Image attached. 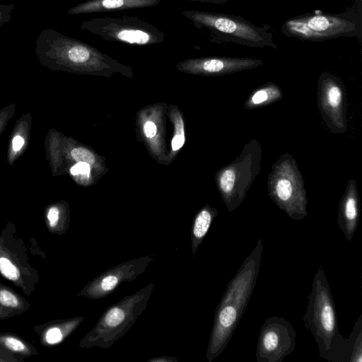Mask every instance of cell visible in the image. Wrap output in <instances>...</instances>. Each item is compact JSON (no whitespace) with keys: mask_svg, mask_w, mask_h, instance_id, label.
Instances as JSON below:
<instances>
[{"mask_svg":"<svg viewBox=\"0 0 362 362\" xmlns=\"http://www.w3.org/2000/svg\"><path fill=\"white\" fill-rule=\"evenodd\" d=\"M296 331L284 317L267 318L259 332L257 348V362H281L296 347Z\"/></svg>","mask_w":362,"mask_h":362,"instance_id":"obj_9","label":"cell"},{"mask_svg":"<svg viewBox=\"0 0 362 362\" xmlns=\"http://www.w3.org/2000/svg\"><path fill=\"white\" fill-rule=\"evenodd\" d=\"M355 1V8L360 12L362 10V0H354Z\"/></svg>","mask_w":362,"mask_h":362,"instance_id":"obj_30","label":"cell"},{"mask_svg":"<svg viewBox=\"0 0 362 362\" xmlns=\"http://www.w3.org/2000/svg\"><path fill=\"white\" fill-rule=\"evenodd\" d=\"M72 175H86L90 172V165L85 162H78L70 170Z\"/></svg>","mask_w":362,"mask_h":362,"instance_id":"obj_24","label":"cell"},{"mask_svg":"<svg viewBox=\"0 0 362 362\" xmlns=\"http://www.w3.org/2000/svg\"><path fill=\"white\" fill-rule=\"evenodd\" d=\"M317 105L323 121L332 132H346V90L339 77L327 71L321 73L317 82Z\"/></svg>","mask_w":362,"mask_h":362,"instance_id":"obj_10","label":"cell"},{"mask_svg":"<svg viewBox=\"0 0 362 362\" xmlns=\"http://www.w3.org/2000/svg\"><path fill=\"white\" fill-rule=\"evenodd\" d=\"M45 338L49 344H56L62 340V333L59 328L53 327L47 332Z\"/></svg>","mask_w":362,"mask_h":362,"instance_id":"obj_22","label":"cell"},{"mask_svg":"<svg viewBox=\"0 0 362 362\" xmlns=\"http://www.w3.org/2000/svg\"><path fill=\"white\" fill-rule=\"evenodd\" d=\"M182 14L212 42H231L253 48H278L273 34L266 25L257 26L241 16L221 13L186 10Z\"/></svg>","mask_w":362,"mask_h":362,"instance_id":"obj_3","label":"cell"},{"mask_svg":"<svg viewBox=\"0 0 362 362\" xmlns=\"http://www.w3.org/2000/svg\"><path fill=\"white\" fill-rule=\"evenodd\" d=\"M0 303L5 306L13 308L18 305V300L17 297L7 290H2L0 291Z\"/></svg>","mask_w":362,"mask_h":362,"instance_id":"obj_20","label":"cell"},{"mask_svg":"<svg viewBox=\"0 0 362 362\" xmlns=\"http://www.w3.org/2000/svg\"><path fill=\"white\" fill-rule=\"evenodd\" d=\"M24 144V140L21 136H16L13 138L12 145L14 151H19Z\"/></svg>","mask_w":362,"mask_h":362,"instance_id":"obj_28","label":"cell"},{"mask_svg":"<svg viewBox=\"0 0 362 362\" xmlns=\"http://www.w3.org/2000/svg\"><path fill=\"white\" fill-rule=\"evenodd\" d=\"M263 61L250 57H211L189 59L178 64L182 70L206 75L221 76L252 69Z\"/></svg>","mask_w":362,"mask_h":362,"instance_id":"obj_11","label":"cell"},{"mask_svg":"<svg viewBox=\"0 0 362 362\" xmlns=\"http://www.w3.org/2000/svg\"><path fill=\"white\" fill-rule=\"evenodd\" d=\"M269 197L293 220L300 221L308 215V198L302 174L296 159L284 153L275 162L268 175Z\"/></svg>","mask_w":362,"mask_h":362,"instance_id":"obj_6","label":"cell"},{"mask_svg":"<svg viewBox=\"0 0 362 362\" xmlns=\"http://www.w3.org/2000/svg\"><path fill=\"white\" fill-rule=\"evenodd\" d=\"M185 143V136L182 134H176L172 140V148L173 151L180 149Z\"/></svg>","mask_w":362,"mask_h":362,"instance_id":"obj_27","label":"cell"},{"mask_svg":"<svg viewBox=\"0 0 362 362\" xmlns=\"http://www.w3.org/2000/svg\"><path fill=\"white\" fill-rule=\"evenodd\" d=\"M217 215V211L208 206L199 212L192 229L194 252L206 235L211 224Z\"/></svg>","mask_w":362,"mask_h":362,"instance_id":"obj_15","label":"cell"},{"mask_svg":"<svg viewBox=\"0 0 362 362\" xmlns=\"http://www.w3.org/2000/svg\"><path fill=\"white\" fill-rule=\"evenodd\" d=\"M356 180L351 178L339 204L337 223L347 240H351L357 229L360 202Z\"/></svg>","mask_w":362,"mask_h":362,"instance_id":"obj_12","label":"cell"},{"mask_svg":"<svg viewBox=\"0 0 362 362\" xmlns=\"http://www.w3.org/2000/svg\"><path fill=\"white\" fill-rule=\"evenodd\" d=\"M144 131L146 137L152 138L156 134L157 127L153 122L148 121L144 126Z\"/></svg>","mask_w":362,"mask_h":362,"instance_id":"obj_26","label":"cell"},{"mask_svg":"<svg viewBox=\"0 0 362 362\" xmlns=\"http://www.w3.org/2000/svg\"><path fill=\"white\" fill-rule=\"evenodd\" d=\"M72 158L78 162H85L91 165L95 161L93 154L88 149L82 147L74 148L71 151Z\"/></svg>","mask_w":362,"mask_h":362,"instance_id":"obj_19","label":"cell"},{"mask_svg":"<svg viewBox=\"0 0 362 362\" xmlns=\"http://www.w3.org/2000/svg\"><path fill=\"white\" fill-rule=\"evenodd\" d=\"M127 315L122 307H113L106 313L103 323L105 328H115L122 325Z\"/></svg>","mask_w":362,"mask_h":362,"instance_id":"obj_17","label":"cell"},{"mask_svg":"<svg viewBox=\"0 0 362 362\" xmlns=\"http://www.w3.org/2000/svg\"><path fill=\"white\" fill-rule=\"evenodd\" d=\"M362 15L355 7L339 13L316 12L292 17L281 25V32L287 37L320 42L341 37L361 36Z\"/></svg>","mask_w":362,"mask_h":362,"instance_id":"obj_4","label":"cell"},{"mask_svg":"<svg viewBox=\"0 0 362 362\" xmlns=\"http://www.w3.org/2000/svg\"><path fill=\"white\" fill-rule=\"evenodd\" d=\"M190 1H198L202 3H211L214 4H225L228 0H186Z\"/></svg>","mask_w":362,"mask_h":362,"instance_id":"obj_29","label":"cell"},{"mask_svg":"<svg viewBox=\"0 0 362 362\" xmlns=\"http://www.w3.org/2000/svg\"><path fill=\"white\" fill-rule=\"evenodd\" d=\"M4 342L6 346L13 351H23L25 349V345L20 340L15 338H6Z\"/></svg>","mask_w":362,"mask_h":362,"instance_id":"obj_23","label":"cell"},{"mask_svg":"<svg viewBox=\"0 0 362 362\" xmlns=\"http://www.w3.org/2000/svg\"><path fill=\"white\" fill-rule=\"evenodd\" d=\"M59 210L57 207H52L47 214V218L51 227L56 226L59 219Z\"/></svg>","mask_w":362,"mask_h":362,"instance_id":"obj_25","label":"cell"},{"mask_svg":"<svg viewBox=\"0 0 362 362\" xmlns=\"http://www.w3.org/2000/svg\"><path fill=\"white\" fill-rule=\"evenodd\" d=\"M262 251V239L259 238L226 287L214 315L206 354L209 361L225 349L245 313L256 284Z\"/></svg>","mask_w":362,"mask_h":362,"instance_id":"obj_1","label":"cell"},{"mask_svg":"<svg viewBox=\"0 0 362 362\" xmlns=\"http://www.w3.org/2000/svg\"><path fill=\"white\" fill-rule=\"evenodd\" d=\"M160 0H86L67 11L69 15L122 11L129 9L153 7Z\"/></svg>","mask_w":362,"mask_h":362,"instance_id":"obj_13","label":"cell"},{"mask_svg":"<svg viewBox=\"0 0 362 362\" xmlns=\"http://www.w3.org/2000/svg\"><path fill=\"white\" fill-rule=\"evenodd\" d=\"M261 161V145L252 139L244 146L238 157L218 172V188L228 212L236 209L244 201L260 172Z\"/></svg>","mask_w":362,"mask_h":362,"instance_id":"obj_7","label":"cell"},{"mask_svg":"<svg viewBox=\"0 0 362 362\" xmlns=\"http://www.w3.org/2000/svg\"><path fill=\"white\" fill-rule=\"evenodd\" d=\"M81 29L105 40L133 46L158 45L165 40V33L149 22L132 16H103L86 20Z\"/></svg>","mask_w":362,"mask_h":362,"instance_id":"obj_8","label":"cell"},{"mask_svg":"<svg viewBox=\"0 0 362 362\" xmlns=\"http://www.w3.org/2000/svg\"><path fill=\"white\" fill-rule=\"evenodd\" d=\"M308 299L303 321L315 338L319 356L331 362H350L349 339L339 332L334 300L321 266L314 276Z\"/></svg>","mask_w":362,"mask_h":362,"instance_id":"obj_2","label":"cell"},{"mask_svg":"<svg viewBox=\"0 0 362 362\" xmlns=\"http://www.w3.org/2000/svg\"><path fill=\"white\" fill-rule=\"evenodd\" d=\"M350 349V362L362 361V315L356 321L348 337Z\"/></svg>","mask_w":362,"mask_h":362,"instance_id":"obj_16","label":"cell"},{"mask_svg":"<svg viewBox=\"0 0 362 362\" xmlns=\"http://www.w3.org/2000/svg\"><path fill=\"white\" fill-rule=\"evenodd\" d=\"M13 8V4H0V28L11 21Z\"/></svg>","mask_w":362,"mask_h":362,"instance_id":"obj_21","label":"cell"},{"mask_svg":"<svg viewBox=\"0 0 362 362\" xmlns=\"http://www.w3.org/2000/svg\"><path fill=\"white\" fill-rule=\"evenodd\" d=\"M0 272L11 281H17L20 276L18 269L7 259L0 258Z\"/></svg>","mask_w":362,"mask_h":362,"instance_id":"obj_18","label":"cell"},{"mask_svg":"<svg viewBox=\"0 0 362 362\" xmlns=\"http://www.w3.org/2000/svg\"><path fill=\"white\" fill-rule=\"evenodd\" d=\"M37 55L74 67L99 69L116 65L109 56L83 41L68 37L53 28H45L35 41Z\"/></svg>","mask_w":362,"mask_h":362,"instance_id":"obj_5","label":"cell"},{"mask_svg":"<svg viewBox=\"0 0 362 362\" xmlns=\"http://www.w3.org/2000/svg\"><path fill=\"white\" fill-rule=\"evenodd\" d=\"M282 97L280 87L269 82L255 89L245 100L243 107L246 110L262 107L281 100Z\"/></svg>","mask_w":362,"mask_h":362,"instance_id":"obj_14","label":"cell"}]
</instances>
